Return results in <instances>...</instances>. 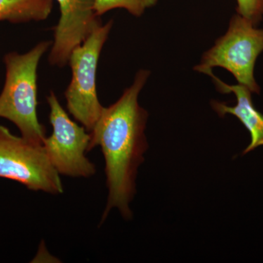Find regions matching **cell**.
Returning a JSON list of instances; mask_svg holds the SVG:
<instances>
[{
    "label": "cell",
    "mask_w": 263,
    "mask_h": 263,
    "mask_svg": "<svg viewBox=\"0 0 263 263\" xmlns=\"http://www.w3.org/2000/svg\"><path fill=\"white\" fill-rule=\"evenodd\" d=\"M151 72H137L133 84L124 90L116 103L104 108L91 134L89 151L100 146L105 162L108 188V202L102 221L118 209L123 217L130 219L129 203L136 194L138 168L144 161L148 143L145 136L148 113L138 103V96Z\"/></svg>",
    "instance_id": "cell-1"
},
{
    "label": "cell",
    "mask_w": 263,
    "mask_h": 263,
    "mask_svg": "<svg viewBox=\"0 0 263 263\" xmlns=\"http://www.w3.org/2000/svg\"><path fill=\"white\" fill-rule=\"evenodd\" d=\"M49 41L38 43L25 53L10 52L4 57L5 81L0 94V118L18 128L23 138L43 144L46 129L37 118V67Z\"/></svg>",
    "instance_id": "cell-2"
},
{
    "label": "cell",
    "mask_w": 263,
    "mask_h": 263,
    "mask_svg": "<svg viewBox=\"0 0 263 263\" xmlns=\"http://www.w3.org/2000/svg\"><path fill=\"white\" fill-rule=\"evenodd\" d=\"M262 51L263 29L256 28L250 21L237 13L230 20L226 34L204 53L194 70L211 76L214 67H222L233 74L238 84L252 92L259 93L254 69Z\"/></svg>",
    "instance_id": "cell-3"
},
{
    "label": "cell",
    "mask_w": 263,
    "mask_h": 263,
    "mask_svg": "<svg viewBox=\"0 0 263 263\" xmlns=\"http://www.w3.org/2000/svg\"><path fill=\"white\" fill-rule=\"evenodd\" d=\"M112 27V20L102 24L72 51L68 60L72 79L65 92L67 108L89 133L95 127L103 109L97 93V69Z\"/></svg>",
    "instance_id": "cell-4"
},
{
    "label": "cell",
    "mask_w": 263,
    "mask_h": 263,
    "mask_svg": "<svg viewBox=\"0 0 263 263\" xmlns=\"http://www.w3.org/2000/svg\"><path fill=\"white\" fill-rule=\"evenodd\" d=\"M0 178L22 183L32 191L63 193L57 172L43 144L17 137L0 125Z\"/></svg>",
    "instance_id": "cell-5"
},
{
    "label": "cell",
    "mask_w": 263,
    "mask_h": 263,
    "mask_svg": "<svg viewBox=\"0 0 263 263\" xmlns=\"http://www.w3.org/2000/svg\"><path fill=\"white\" fill-rule=\"evenodd\" d=\"M47 101L53 131L46 137L43 146L51 164L60 175L91 177L96 167L85 155L89 151L91 134L70 119L53 91L48 95Z\"/></svg>",
    "instance_id": "cell-6"
},
{
    "label": "cell",
    "mask_w": 263,
    "mask_h": 263,
    "mask_svg": "<svg viewBox=\"0 0 263 263\" xmlns=\"http://www.w3.org/2000/svg\"><path fill=\"white\" fill-rule=\"evenodd\" d=\"M60 18L54 29L48 61L53 66L68 63L72 51L102 25L95 12V0H56Z\"/></svg>",
    "instance_id": "cell-7"
},
{
    "label": "cell",
    "mask_w": 263,
    "mask_h": 263,
    "mask_svg": "<svg viewBox=\"0 0 263 263\" xmlns=\"http://www.w3.org/2000/svg\"><path fill=\"white\" fill-rule=\"evenodd\" d=\"M211 78L214 80L218 91L224 94L233 93L236 97L237 103L234 106H229L216 100H212L211 105L220 117L231 114L238 118L250 133L251 143L243 155L255 149L257 147L263 146V115L254 108L251 95L252 91L243 85L227 84L214 73Z\"/></svg>",
    "instance_id": "cell-8"
},
{
    "label": "cell",
    "mask_w": 263,
    "mask_h": 263,
    "mask_svg": "<svg viewBox=\"0 0 263 263\" xmlns=\"http://www.w3.org/2000/svg\"><path fill=\"white\" fill-rule=\"evenodd\" d=\"M54 0H0V22L27 23L46 20Z\"/></svg>",
    "instance_id": "cell-9"
},
{
    "label": "cell",
    "mask_w": 263,
    "mask_h": 263,
    "mask_svg": "<svg viewBox=\"0 0 263 263\" xmlns=\"http://www.w3.org/2000/svg\"><path fill=\"white\" fill-rule=\"evenodd\" d=\"M157 2L158 0H95V9L99 16L110 10L122 8L134 16L140 17Z\"/></svg>",
    "instance_id": "cell-10"
},
{
    "label": "cell",
    "mask_w": 263,
    "mask_h": 263,
    "mask_svg": "<svg viewBox=\"0 0 263 263\" xmlns=\"http://www.w3.org/2000/svg\"><path fill=\"white\" fill-rule=\"evenodd\" d=\"M238 14L248 19L254 26L259 23L263 16V0H237Z\"/></svg>",
    "instance_id": "cell-11"
}]
</instances>
